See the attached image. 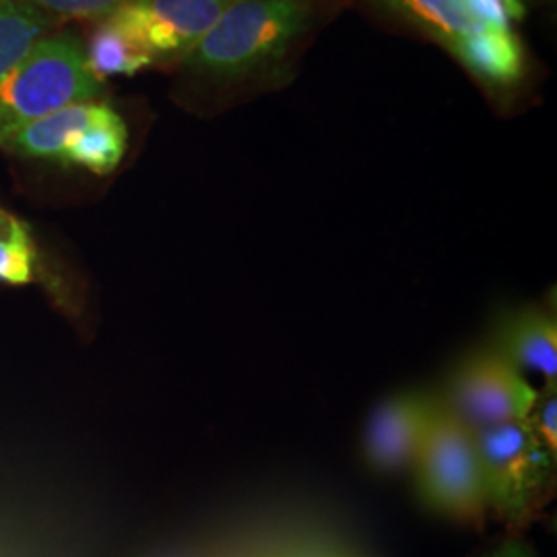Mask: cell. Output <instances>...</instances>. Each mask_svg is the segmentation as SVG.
Wrapping results in <instances>:
<instances>
[{"mask_svg":"<svg viewBox=\"0 0 557 557\" xmlns=\"http://www.w3.org/2000/svg\"><path fill=\"white\" fill-rule=\"evenodd\" d=\"M310 17L308 0H232L184 64L215 79L246 77L281 59Z\"/></svg>","mask_w":557,"mask_h":557,"instance_id":"1","label":"cell"},{"mask_svg":"<svg viewBox=\"0 0 557 557\" xmlns=\"http://www.w3.org/2000/svg\"><path fill=\"white\" fill-rule=\"evenodd\" d=\"M487 510L520 531L554 496L557 455L524 419L475 432Z\"/></svg>","mask_w":557,"mask_h":557,"instance_id":"2","label":"cell"},{"mask_svg":"<svg viewBox=\"0 0 557 557\" xmlns=\"http://www.w3.org/2000/svg\"><path fill=\"white\" fill-rule=\"evenodd\" d=\"M100 94L101 81L91 73L75 36L38 40L0 79V140L34 120Z\"/></svg>","mask_w":557,"mask_h":557,"instance_id":"3","label":"cell"},{"mask_svg":"<svg viewBox=\"0 0 557 557\" xmlns=\"http://www.w3.org/2000/svg\"><path fill=\"white\" fill-rule=\"evenodd\" d=\"M421 499L438 515L483 524L487 499L483 492L475 432L438 400L428 436L411 467Z\"/></svg>","mask_w":557,"mask_h":557,"instance_id":"4","label":"cell"},{"mask_svg":"<svg viewBox=\"0 0 557 557\" xmlns=\"http://www.w3.org/2000/svg\"><path fill=\"white\" fill-rule=\"evenodd\" d=\"M537 388L496 351L462 359L448 382L444 407L473 432L524 419Z\"/></svg>","mask_w":557,"mask_h":557,"instance_id":"5","label":"cell"},{"mask_svg":"<svg viewBox=\"0 0 557 557\" xmlns=\"http://www.w3.org/2000/svg\"><path fill=\"white\" fill-rule=\"evenodd\" d=\"M232 0H131L108 21L153 60L186 59Z\"/></svg>","mask_w":557,"mask_h":557,"instance_id":"6","label":"cell"},{"mask_svg":"<svg viewBox=\"0 0 557 557\" xmlns=\"http://www.w3.org/2000/svg\"><path fill=\"white\" fill-rule=\"evenodd\" d=\"M436 407L438 400L421 393H400L380 403L363 436L368 465L380 473L413 467Z\"/></svg>","mask_w":557,"mask_h":557,"instance_id":"7","label":"cell"},{"mask_svg":"<svg viewBox=\"0 0 557 557\" xmlns=\"http://www.w3.org/2000/svg\"><path fill=\"white\" fill-rule=\"evenodd\" d=\"M518 372H535L543 382H557V320L541 306L520 308L506 317L494 349Z\"/></svg>","mask_w":557,"mask_h":557,"instance_id":"8","label":"cell"},{"mask_svg":"<svg viewBox=\"0 0 557 557\" xmlns=\"http://www.w3.org/2000/svg\"><path fill=\"white\" fill-rule=\"evenodd\" d=\"M114 116H119V112L108 103L81 101L21 126L20 131L0 140V147L23 158L60 161L73 140L91 126Z\"/></svg>","mask_w":557,"mask_h":557,"instance_id":"9","label":"cell"},{"mask_svg":"<svg viewBox=\"0 0 557 557\" xmlns=\"http://www.w3.org/2000/svg\"><path fill=\"white\" fill-rule=\"evenodd\" d=\"M400 17L411 21L423 34L457 57L460 48L487 23L471 0H382Z\"/></svg>","mask_w":557,"mask_h":557,"instance_id":"10","label":"cell"},{"mask_svg":"<svg viewBox=\"0 0 557 557\" xmlns=\"http://www.w3.org/2000/svg\"><path fill=\"white\" fill-rule=\"evenodd\" d=\"M457 59L490 85H512L522 77V48L508 21H487L460 48Z\"/></svg>","mask_w":557,"mask_h":557,"instance_id":"11","label":"cell"},{"mask_svg":"<svg viewBox=\"0 0 557 557\" xmlns=\"http://www.w3.org/2000/svg\"><path fill=\"white\" fill-rule=\"evenodd\" d=\"M128 131L122 116H114L101 124L91 126L81 137L73 140V145L66 149L60 163L83 168L94 174H110L119 168L120 161L126 153Z\"/></svg>","mask_w":557,"mask_h":557,"instance_id":"12","label":"cell"},{"mask_svg":"<svg viewBox=\"0 0 557 557\" xmlns=\"http://www.w3.org/2000/svg\"><path fill=\"white\" fill-rule=\"evenodd\" d=\"M85 54L87 64L98 81H106L112 75H137L156 62L137 41L131 40L108 20H103L94 32Z\"/></svg>","mask_w":557,"mask_h":557,"instance_id":"13","label":"cell"},{"mask_svg":"<svg viewBox=\"0 0 557 557\" xmlns=\"http://www.w3.org/2000/svg\"><path fill=\"white\" fill-rule=\"evenodd\" d=\"M50 25L40 13L15 0H0V79L20 62Z\"/></svg>","mask_w":557,"mask_h":557,"instance_id":"14","label":"cell"},{"mask_svg":"<svg viewBox=\"0 0 557 557\" xmlns=\"http://www.w3.org/2000/svg\"><path fill=\"white\" fill-rule=\"evenodd\" d=\"M40 13L44 20H108L131 0H15Z\"/></svg>","mask_w":557,"mask_h":557,"instance_id":"15","label":"cell"},{"mask_svg":"<svg viewBox=\"0 0 557 557\" xmlns=\"http://www.w3.org/2000/svg\"><path fill=\"white\" fill-rule=\"evenodd\" d=\"M524 423L554 455H557V382H543L535 400L524 416Z\"/></svg>","mask_w":557,"mask_h":557,"instance_id":"16","label":"cell"},{"mask_svg":"<svg viewBox=\"0 0 557 557\" xmlns=\"http://www.w3.org/2000/svg\"><path fill=\"white\" fill-rule=\"evenodd\" d=\"M34 277V244H2L0 242V283L23 285Z\"/></svg>","mask_w":557,"mask_h":557,"instance_id":"17","label":"cell"},{"mask_svg":"<svg viewBox=\"0 0 557 557\" xmlns=\"http://www.w3.org/2000/svg\"><path fill=\"white\" fill-rule=\"evenodd\" d=\"M0 242L2 244H20V246H29L34 239L29 236V230L25 223H21L17 218L0 209Z\"/></svg>","mask_w":557,"mask_h":557,"instance_id":"18","label":"cell"},{"mask_svg":"<svg viewBox=\"0 0 557 557\" xmlns=\"http://www.w3.org/2000/svg\"><path fill=\"white\" fill-rule=\"evenodd\" d=\"M481 557H539L537 552L522 539L508 537Z\"/></svg>","mask_w":557,"mask_h":557,"instance_id":"19","label":"cell"},{"mask_svg":"<svg viewBox=\"0 0 557 557\" xmlns=\"http://www.w3.org/2000/svg\"><path fill=\"white\" fill-rule=\"evenodd\" d=\"M504 11H506V17L508 20H522L524 13H527V7H524V0H499Z\"/></svg>","mask_w":557,"mask_h":557,"instance_id":"20","label":"cell"}]
</instances>
